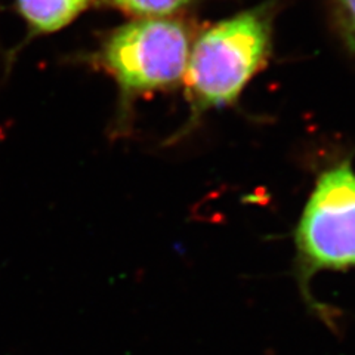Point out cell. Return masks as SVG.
Returning a JSON list of instances; mask_svg holds the SVG:
<instances>
[{"label": "cell", "mask_w": 355, "mask_h": 355, "mask_svg": "<svg viewBox=\"0 0 355 355\" xmlns=\"http://www.w3.org/2000/svg\"><path fill=\"white\" fill-rule=\"evenodd\" d=\"M94 2L95 0H15V5L31 35H49L71 24Z\"/></svg>", "instance_id": "4"}, {"label": "cell", "mask_w": 355, "mask_h": 355, "mask_svg": "<svg viewBox=\"0 0 355 355\" xmlns=\"http://www.w3.org/2000/svg\"><path fill=\"white\" fill-rule=\"evenodd\" d=\"M331 8L340 36L355 55V0H331Z\"/></svg>", "instance_id": "6"}, {"label": "cell", "mask_w": 355, "mask_h": 355, "mask_svg": "<svg viewBox=\"0 0 355 355\" xmlns=\"http://www.w3.org/2000/svg\"><path fill=\"white\" fill-rule=\"evenodd\" d=\"M98 2L133 18H166L184 12L197 0H98Z\"/></svg>", "instance_id": "5"}, {"label": "cell", "mask_w": 355, "mask_h": 355, "mask_svg": "<svg viewBox=\"0 0 355 355\" xmlns=\"http://www.w3.org/2000/svg\"><path fill=\"white\" fill-rule=\"evenodd\" d=\"M296 277L301 293L314 275L355 268V169L351 160L324 169L317 178L295 231Z\"/></svg>", "instance_id": "3"}, {"label": "cell", "mask_w": 355, "mask_h": 355, "mask_svg": "<svg viewBox=\"0 0 355 355\" xmlns=\"http://www.w3.org/2000/svg\"><path fill=\"white\" fill-rule=\"evenodd\" d=\"M193 40L191 27L178 17L133 18L108 33L95 61L129 101L182 82Z\"/></svg>", "instance_id": "2"}, {"label": "cell", "mask_w": 355, "mask_h": 355, "mask_svg": "<svg viewBox=\"0 0 355 355\" xmlns=\"http://www.w3.org/2000/svg\"><path fill=\"white\" fill-rule=\"evenodd\" d=\"M279 0L222 19L193 40L184 74L191 121L207 111L234 104L270 60Z\"/></svg>", "instance_id": "1"}]
</instances>
